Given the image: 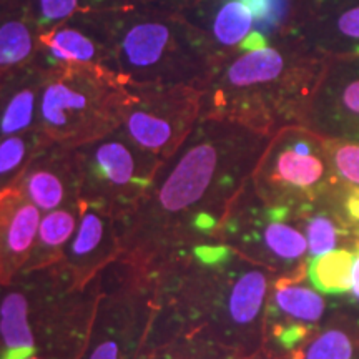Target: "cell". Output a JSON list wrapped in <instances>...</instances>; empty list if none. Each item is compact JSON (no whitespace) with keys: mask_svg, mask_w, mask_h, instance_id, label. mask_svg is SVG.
<instances>
[{"mask_svg":"<svg viewBox=\"0 0 359 359\" xmlns=\"http://www.w3.org/2000/svg\"><path fill=\"white\" fill-rule=\"evenodd\" d=\"M185 13L205 32L217 62L271 43L259 32L258 15L250 0H203Z\"/></svg>","mask_w":359,"mask_h":359,"instance_id":"2e32d148","label":"cell"},{"mask_svg":"<svg viewBox=\"0 0 359 359\" xmlns=\"http://www.w3.org/2000/svg\"><path fill=\"white\" fill-rule=\"evenodd\" d=\"M218 241L276 278L308 275L303 263L308 241L298 213L263 203L251 182L233 201Z\"/></svg>","mask_w":359,"mask_h":359,"instance_id":"30bf717a","label":"cell"},{"mask_svg":"<svg viewBox=\"0 0 359 359\" xmlns=\"http://www.w3.org/2000/svg\"><path fill=\"white\" fill-rule=\"evenodd\" d=\"M316 0H276L281 15V35L276 42H286L304 20Z\"/></svg>","mask_w":359,"mask_h":359,"instance_id":"f1b7e54d","label":"cell"},{"mask_svg":"<svg viewBox=\"0 0 359 359\" xmlns=\"http://www.w3.org/2000/svg\"><path fill=\"white\" fill-rule=\"evenodd\" d=\"M47 74L35 58L0 79V140L39 128L40 97Z\"/></svg>","mask_w":359,"mask_h":359,"instance_id":"d6986e66","label":"cell"},{"mask_svg":"<svg viewBox=\"0 0 359 359\" xmlns=\"http://www.w3.org/2000/svg\"><path fill=\"white\" fill-rule=\"evenodd\" d=\"M102 275L80 290L58 262L27 269L0 285V359H25L39 353L82 359Z\"/></svg>","mask_w":359,"mask_h":359,"instance_id":"277c9868","label":"cell"},{"mask_svg":"<svg viewBox=\"0 0 359 359\" xmlns=\"http://www.w3.org/2000/svg\"><path fill=\"white\" fill-rule=\"evenodd\" d=\"M135 4L140 0H32V8L40 34H43L79 12L109 11Z\"/></svg>","mask_w":359,"mask_h":359,"instance_id":"d4e9b609","label":"cell"},{"mask_svg":"<svg viewBox=\"0 0 359 359\" xmlns=\"http://www.w3.org/2000/svg\"><path fill=\"white\" fill-rule=\"evenodd\" d=\"M122 132L161 161L177 154L201 120V88L195 85H132Z\"/></svg>","mask_w":359,"mask_h":359,"instance_id":"8fae6325","label":"cell"},{"mask_svg":"<svg viewBox=\"0 0 359 359\" xmlns=\"http://www.w3.org/2000/svg\"><path fill=\"white\" fill-rule=\"evenodd\" d=\"M326 58L291 42L238 52L215 64L201 88V118L273 137L302 125Z\"/></svg>","mask_w":359,"mask_h":359,"instance_id":"3957f363","label":"cell"},{"mask_svg":"<svg viewBox=\"0 0 359 359\" xmlns=\"http://www.w3.org/2000/svg\"><path fill=\"white\" fill-rule=\"evenodd\" d=\"M296 213L306 236L308 251L313 258L336 250L341 238L346 236V223L338 213L327 208V198L304 206Z\"/></svg>","mask_w":359,"mask_h":359,"instance_id":"7402d4cb","label":"cell"},{"mask_svg":"<svg viewBox=\"0 0 359 359\" xmlns=\"http://www.w3.org/2000/svg\"><path fill=\"white\" fill-rule=\"evenodd\" d=\"M25 359H58V358L52 356V354H47V353H39V354H34V356L25 358Z\"/></svg>","mask_w":359,"mask_h":359,"instance_id":"d6a6232c","label":"cell"},{"mask_svg":"<svg viewBox=\"0 0 359 359\" xmlns=\"http://www.w3.org/2000/svg\"><path fill=\"white\" fill-rule=\"evenodd\" d=\"M39 39L32 0H0V79L37 58Z\"/></svg>","mask_w":359,"mask_h":359,"instance_id":"ffe728a7","label":"cell"},{"mask_svg":"<svg viewBox=\"0 0 359 359\" xmlns=\"http://www.w3.org/2000/svg\"><path fill=\"white\" fill-rule=\"evenodd\" d=\"M231 349L198 334L178 336L154 349H148L140 359H238Z\"/></svg>","mask_w":359,"mask_h":359,"instance_id":"484cf974","label":"cell"},{"mask_svg":"<svg viewBox=\"0 0 359 359\" xmlns=\"http://www.w3.org/2000/svg\"><path fill=\"white\" fill-rule=\"evenodd\" d=\"M286 42L323 58L359 55V0H316Z\"/></svg>","mask_w":359,"mask_h":359,"instance_id":"9a60e30c","label":"cell"},{"mask_svg":"<svg viewBox=\"0 0 359 359\" xmlns=\"http://www.w3.org/2000/svg\"><path fill=\"white\" fill-rule=\"evenodd\" d=\"M327 158L336 178L346 190L359 191V140L325 138Z\"/></svg>","mask_w":359,"mask_h":359,"instance_id":"83f0119b","label":"cell"},{"mask_svg":"<svg viewBox=\"0 0 359 359\" xmlns=\"http://www.w3.org/2000/svg\"><path fill=\"white\" fill-rule=\"evenodd\" d=\"M353 294L359 299V255L354 258V268H353Z\"/></svg>","mask_w":359,"mask_h":359,"instance_id":"1f68e13d","label":"cell"},{"mask_svg":"<svg viewBox=\"0 0 359 359\" xmlns=\"http://www.w3.org/2000/svg\"><path fill=\"white\" fill-rule=\"evenodd\" d=\"M358 344L354 338L344 330H326L304 348L296 349L288 356L291 359H354Z\"/></svg>","mask_w":359,"mask_h":359,"instance_id":"4316f807","label":"cell"},{"mask_svg":"<svg viewBox=\"0 0 359 359\" xmlns=\"http://www.w3.org/2000/svg\"><path fill=\"white\" fill-rule=\"evenodd\" d=\"M50 143L39 128L0 140V191L15 185L30 161Z\"/></svg>","mask_w":359,"mask_h":359,"instance_id":"603a6c76","label":"cell"},{"mask_svg":"<svg viewBox=\"0 0 359 359\" xmlns=\"http://www.w3.org/2000/svg\"><path fill=\"white\" fill-rule=\"evenodd\" d=\"M269 138L226 120L201 118L140 203L118 222V262L145 271L178 251L218 241Z\"/></svg>","mask_w":359,"mask_h":359,"instance_id":"6da1fadb","label":"cell"},{"mask_svg":"<svg viewBox=\"0 0 359 359\" xmlns=\"http://www.w3.org/2000/svg\"><path fill=\"white\" fill-rule=\"evenodd\" d=\"M143 273L155 303L145 353L187 334L212 339L240 358L263 348L264 308L276 280L266 268L215 241L178 251Z\"/></svg>","mask_w":359,"mask_h":359,"instance_id":"7a4b0ae2","label":"cell"},{"mask_svg":"<svg viewBox=\"0 0 359 359\" xmlns=\"http://www.w3.org/2000/svg\"><path fill=\"white\" fill-rule=\"evenodd\" d=\"M82 212L83 203L79 201V203L57 208L53 212L42 215L32 257H30L25 271L27 269L52 266V264L60 262L67 246H69L75 231H77Z\"/></svg>","mask_w":359,"mask_h":359,"instance_id":"44dd1931","label":"cell"},{"mask_svg":"<svg viewBox=\"0 0 359 359\" xmlns=\"http://www.w3.org/2000/svg\"><path fill=\"white\" fill-rule=\"evenodd\" d=\"M80 201L111 215L116 222L140 203L165 161L143 151L122 132H114L75 148Z\"/></svg>","mask_w":359,"mask_h":359,"instance_id":"9c48e42d","label":"cell"},{"mask_svg":"<svg viewBox=\"0 0 359 359\" xmlns=\"http://www.w3.org/2000/svg\"><path fill=\"white\" fill-rule=\"evenodd\" d=\"M155 314L151 283L116 262L102 275L100 296L82 359H140Z\"/></svg>","mask_w":359,"mask_h":359,"instance_id":"ba28073f","label":"cell"},{"mask_svg":"<svg viewBox=\"0 0 359 359\" xmlns=\"http://www.w3.org/2000/svg\"><path fill=\"white\" fill-rule=\"evenodd\" d=\"M302 125L323 138L359 140V55L326 58Z\"/></svg>","mask_w":359,"mask_h":359,"instance_id":"7c38bea8","label":"cell"},{"mask_svg":"<svg viewBox=\"0 0 359 359\" xmlns=\"http://www.w3.org/2000/svg\"><path fill=\"white\" fill-rule=\"evenodd\" d=\"M114 8L79 12L40 34L39 62L50 70L62 65L109 67Z\"/></svg>","mask_w":359,"mask_h":359,"instance_id":"4fadbf2b","label":"cell"},{"mask_svg":"<svg viewBox=\"0 0 359 359\" xmlns=\"http://www.w3.org/2000/svg\"><path fill=\"white\" fill-rule=\"evenodd\" d=\"M250 182L263 203L290 212L343 187L327 158L326 140L303 125L281 128L269 138Z\"/></svg>","mask_w":359,"mask_h":359,"instance_id":"52a82bcc","label":"cell"},{"mask_svg":"<svg viewBox=\"0 0 359 359\" xmlns=\"http://www.w3.org/2000/svg\"><path fill=\"white\" fill-rule=\"evenodd\" d=\"M203 0H140V4H151V6H158L165 8H172L178 12H188L193 7L198 6Z\"/></svg>","mask_w":359,"mask_h":359,"instance_id":"f546056e","label":"cell"},{"mask_svg":"<svg viewBox=\"0 0 359 359\" xmlns=\"http://www.w3.org/2000/svg\"><path fill=\"white\" fill-rule=\"evenodd\" d=\"M42 213L79 203L80 177L75 148L50 143L43 148L13 185Z\"/></svg>","mask_w":359,"mask_h":359,"instance_id":"e0dca14e","label":"cell"},{"mask_svg":"<svg viewBox=\"0 0 359 359\" xmlns=\"http://www.w3.org/2000/svg\"><path fill=\"white\" fill-rule=\"evenodd\" d=\"M358 255H359V243H358Z\"/></svg>","mask_w":359,"mask_h":359,"instance_id":"836d02e7","label":"cell"},{"mask_svg":"<svg viewBox=\"0 0 359 359\" xmlns=\"http://www.w3.org/2000/svg\"><path fill=\"white\" fill-rule=\"evenodd\" d=\"M238 359H291V358L290 356H285V354L273 353V351H269V349H266V348H262V349H259V351L251 354V356L238 358Z\"/></svg>","mask_w":359,"mask_h":359,"instance_id":"4dcf8cb0","label":"cell"},{"mask_svg":"<svg viewBox=\"0 0 359 359\" xmlns=\"http://www.w3.org/2000/svg\"><path fill=\"white\" fill-rule=\"evenodd\" d=\"M130 98L127 85L105 67H55L42 88L39 128L52 143L77 148L122 127Z\"/></svg>","mask_w":359,"mask_h":359,"instance_id":"8992f818","label":"cell"},{"mask_svg":"<svg viewBox=\"0 0 359 359\" xmlns=\"http://www.w3.org/2000/svg\"><path fill=\"white\" fill-rule=\"evenodd\" d=\"M120 257L122 243L116 218L83 203L77 231L60 259L74 285L87 288Z\"/></svg>","mask_w":359,"mask_h":359,"instance_id":"5bb4252c","label":"cell"},{"mask_svg":"<svg viewBox=\"0 0 359 359\" xmlns=\"http://www.w3.org/2000/svg\"><path fill=\"white\" fill-rule=\"evenodd\" d=\"M354 255L348 250H333L313 258L308 266V278L320 293L341 294L353 288Z\"/></svg>","mask_w":359,"mask_h":359,"instance_id":"cb8c5ba5","label":"cell"},{"mask_svg":"<svg viewBox=\"0 0 359 359\" xmlns=\"http://www.w3.org/2000/svg\"><path fill=\"white\" fill-rule=\"evenodd\" d=\"M42 215L17 188L0 191V285L25 271Z\"/></svg>","mask_w":359,"mask_h":359,"instance_id":"ac0fdd59","label":"cell"},{"mask_svg":"<svg viewBox=\"0 0 359 359\" xmlns=\"http://www.w3.org/2000/svg\"><path fill=\"white\" fill-rule=\"evenodd\" d=\"M215 64L205 32L185 12L151 4L114 8L107 69L123 83L200 87Z\"/></svg>","mask_w":359,"mask_h":359,"instance_id":"5b68a950","label":"cell"}]
</instances>
